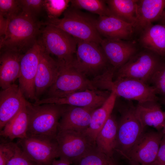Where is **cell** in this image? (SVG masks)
Instances as JSON below:
<instances>
[{
	"mask_svg": "<svg viewBox=\"0 0 165 165\" xmlns=\"http://www.w3.org/2000/svg\"><path fill=\"white\" fill-rule=\"evenodd\" d=\"M42 23L22 12L9 20L6 35L0 40V50L24 53L38 40Z\"/></svg>",
	"mask_w": 165,
	"mask_h": 165,
	"instance_id": "1",
	"label": "cell"
},
{
	"mask_svg": "<svg viewBox=\"0 0 165 165\" xmlns=\"http://www.w3.org/2000/svg\"><path fill=\"white\" fill-rule=\"evenodd\" d=\"M115 71L113 68H109L96 76L92 80L94 86L98 90L113 92L117 97L129 101H136L138 102L158 101L156 90L153 86L130 78H117L114 80L113 78Z\"/></svg>",
	"mask_w": 165,
	"mask_h": 165,
	"instance_id": "2",
	"label": "cell"
},
{
	"mask_svg": "<svg viewBox=\"0 0 165 165\" xmlns=\"http://www.w3.org/2000/svg\"><path fill=\"white\" fill-rule=\"evenodd\" d=\"M68 105H35L26 101L28 116L27 137L56 138L60 120Z\"/></svg>",
	"mask_w": 165,
	"mask_h": 165,
	"instance_id": "3",
	"label": "cell"
},
{
	"mask_svg": "<svg viewBox=\"0 0 165 165\" xmlns=\"http://www.w3.org/2000/svg\"><path fill=\"white\" fill-rule=\"evenodd\" d=\"M97 20L71 6L63 18H47L42 24L59 28L77 39L100 44L103 39L96 28Z\"/></svg>",
	"mask_w": 165,
	"mask_h": 165,
	"instance_id": "4",
	"label": "cell"
},
{
	"mask_svg": "<svg viewBox=\"0 0 165 165\" xmlns=\"http://www.w3.org/2000/svg\"><path fill=\"white\" fill-rule=\"evenodd\" d=\"M57 61L58 73L54 83L46 91V97H62L77 92L98 90L92 81L76 68L72 62L68 64Z\"/></svg>",
	"mask_w": 165,
	"mask_h": 165,
	"instance_id": "5",
	"label": "cell"
},
{
	"mask_svg": "<svg viewBox=\"0 0 165 165\" xmlns=\"http://www.w3.org/2000/svg\"><path fill=\"white\" fill-rule=\"evenodd\" d=\"M44 26L38 40L42 47L50 54L57 57V61L72 63L76 53L77 39L59 28Z\"/></svg>",
	"mask_w": 165,
	"mask_h": 165,
	"instance_id": "6",
	"label": "cell"
},
{
	"mask_svg": "<svg viewBox=\"0 0 165 165\" xmlns=\"http://www.w3.org/2000/svg\"><path fill=\"white\" fill-rule=\"evenodd\" d=\"M164 61L162 57L144 49L138 51L113 75L116 79L130 78L147 84Z\"/></svg>",
	"mask_w": 165,
	"mask_h": 165,
	"instance_id": "7",
	"label": "cell"
},
{
	"mask_svg": "<svg viewBox=\"0 0 165 165\" xmlns=\"http://www.w3.org/2000/svg\"><path fill=\"white\" fill-rule=\"evenodd\" d=\"M118 123L116 151L125 155L144 132L145 128L138 119L136 107L129 104L121 109Z\"/></svg>",
	"mask_w": 165,
	"mask_h": 165,
	"instance_id": "8",
	"label": "cell"
},
{
	"mask_svg": "<svg viewBox=\"0 0 165 165\" xmlns=\"http://www.w3.org/2000/svg\"><path fill=\"white\" fill-rule=\"evenodd\" d=\"M77 39L73 65L86 76L98 74L108 62L100 44Z\"/></svg>",
	"mask_w": 165,
	"mask_h": 165,
	"instance_id": "9",
	"label": "cell"
},
{
	"mask_svg": "<svg viewBox=\"0 0 165 165\" xmlns=\"http://www.w3.org/2000/svg\"><path fill=\"white\" fill-rule=\"evenodd\" d=\"M56 139L59 158L70 164L75 163L96 146L83 132L71 130L59 131Z\"/></svg>",
	"mask_w": 165,
	"mask_h": 165,
	"instance_id": "10",
	"label": "cell"
},
{
	"mask_svg": "<svg viewBox=\"0 0 165 165\" xmlns=\"http://www.w3.org/2000/svg\"><path fill=\"white\" fill-rule=\"evenodd\" d=\"M16 144L28 157L39 165H52L59 158L56 138L27 137L18 139Z\"/></svg>",
	"mask_w": 165,
	"mask_h": 165,
	"instance_id": "11",
	"label": "cell"
},
{
	"mask_svg": "<svg viewBox=\"0 0 165 165\" xmlns=\"http://www.w3.org/2000/svg\"><path fill=\"white\" fill-rule=\"evenodd\" d=\"M163 135L162 130L144 132L124 157L139 165H152L156 160Z\"/></svg>",
	"mask_w": 165,
	"mask_h": 165,
	"instance_id": "12",
	"label": "cell"
},
{
	"mask_svg": "<svg viewBox=\"0 0 165 165\" xmlns=\"http://www.w3.org/2000/svg\"><path fill=\"white\" fill-rule=\"evenodd\" d=\"M41 46L38 40L34 45L22 55L20 61L19 86L24 97L37 100L35 81L39 63Z\"/></svg>",
	"mask_w": 165,
	"mask_h": 165,
	"instance_id": "13",
	"label": "cell"
},
{
	"mask_svg": "<svg viewBox=\"0 0 165 165\" xmlns=\"http://www.w3.org/2000/svg\"><path fill=\"white\" fill-rule=\"evenodd\" d=\"M111 92L99 90L75 92L62 97H46L38 99L34 104H54L96 109L101 106L108 97Z\"/></svg>",
	"mask_w": 165,
	"mask_h": 165,
	"instance_id": "14",
	"label": "cell"
},
{
	"mask_svg": "<svg viewBox=\"0 0 165 165\" xmlns=\"http://www.w3.org/2000/svg\"><path fill=\"white\" fill-rule=\"evenodd\" d=\"M26 100L19 86L13 84L0 92V131L19 112Z\"/></svg>",
	"mask_w": 165,
	"mask_h": 165,
	"instance_id": "15",
	"label": "cell"
},
{
	"mask_svg": "<svg viewBox=\"0 0 165 165\" xmlns=\"http://www.w3.org/2000/svg\"><path fill=\"white\" fill-rule=\"evenodd\" d=\"M40 45L39 63L35 81L37 100L54 83L57 76L59 68L57 60L52 57Z\"/></svg>",
	"mask_w": 165,
	"mask_h": 165,
	"instance_id": "16",
	"label": "cell"
},
{
	"mask_svg": "<svg viewBox=\"0 0 165 165\" xmlns=\"http://www.w3.org/2000/svg\"><path fill=\"white\" fill-rule=\"evenodd\" d=\"M100 45L108 62L115 70L124 64L138 51L134 42L123 40L105 38Z\"/></svg>",
	"mask_w": 165,
	"mask_h": 165,
	"instance_id": "17",
	"label": "cell"
},
{
	"mask_svg": "<svg viewBox=\"0 0 165 165\" xmlns=\"http://www.w3.org/2000/svg\"><path fill=\"white\" fill-rule=\"evenodd\" d=\"M96 27L101 35L109 39H128L135 31L134 24L112 16H99Z\"/></svg>",
	"mask_w": 165,
	"mask_h": 165,
	"instance_id": "18",
	"label": "cell"
},
{
	"mask_svg": "<svg viewBox=\"0 0 165 165\" xmlns=\"http://www.w3.org/2000/svg\"><path fill=\"white\" fill-rule=\"evenodd\" d=\"M95 109L68 105L60 120L58 132L71 130L84 132L90 124Z\"/></svg>",
	"mask_w": 165,
	"mask_h": 165,
	"instance_id": "19",
	"label": "cell"
},
{
	"mask_svg": "<svg viewBox=\"0 0 165 165\" xmlns=\"http://www.w3.org/2000/svg\"><path fill=\"white\" fill-rule=\"evenodd\" d=\"M23 54L13 50H1L0 86L2 90L9 87L19 79L20 61Z\"/></svg>",
	"mask_w": 165,
	"mask_h": 165,
	"instance_id": "20",
	"label": "cell"
},
{
	"mask_svg": "<svg viewBox=\"0 0 165 165\" xmlns=\"http://www.w3.org/2000/svg\"><path fill=\"white\" fill-rule=\"evenodd\" d=\"M135 31L141 32L152 23L159 20L165 9V0H138Z\"/></svg>",
	"mask_w": 165,
	"mask_h": 165,
	"instance_id": "21",
	"label": "cell"
},
{
	"mask_svg": "<svg viewBox=\"0 0 165 165\" xmlns=\"http://www.w3.org/2000/svg\"><path fill=\"white\" fill-rule=\"evenodd\" d=\"M140 33L139 41L144 49L165 57V24H152Z\"/></svg>",
	"mask_w": 165,
	"mask_h": 165,
	"instance_id": "22",
	"label": "cell"
},
{
	"mask_svg": "<svg viewBox=\"0 0 165 165\" xmlns=\"http://www.w3.org/2000/svg\"><path fill=\"white\" fill-rule=\"evenodd\" d=\"M117 97L115 92H111L103 104L92 113L90 124L83 133L95 145L98 133L112 114Z\"/></svg>",
	"mask_w": 165,
	"mask_h": 165,
	"instance_id": "23",
	"label": "cell"
},
{
	"mask_svg": "<svg viewBox=\"0 0 165 165\" xmlns=\"http://www.w3.org/2000/svg\"><path fill=\"white\" fill-rule=\"evenodd\" d=\"M157 101L138 102L136 107L137 116L144 128L151 126L159 130L163 128L165 117L161 106Z\"/></svg>",
	"mask_w": 165,
	"mask_h": 165,
	"instance_id": "24",
	"label": "cell"
},
{
	"mask_svg": "<svg viewBox=\"0 0 165 165\" xmlns=\"http://www.w3.org/2000/svg\"><path fill=\"white\" fill-rule=\"evenodd\" d=\"M118 123L112 114L98 133L95 140L97 149L112 158L116 147Z\"/></svg>",
	"mask_w": 165,
	"mask_h": 165,
	"instance_id": "25",
	"label": "cell"
},
{
	"mask_svg": "<svg viewBox=\"0 0 165 165\" xmlns=\"http://www.w3.org/2000/svg\"><path fill=\"white\" fill-rule=\"evenodd\" d=\"M28 123L26 102L18 114L0 131V135L11 141L15 138H26Z\"/></svg>",
	"mask_w": 165,
	"mask_h": 165,
	"instance_id": "26",
	"label": "cell"
},
{
	"mask_svg": "<svg viewBox=\"0 0 165 165\" xmlns=\"http://www.w3.org/2000/svg\"><path fill=\"white\" fill-rule=\"evenodd\" d=\"M138 0H108L106 3L112 16L135 25Z\"/></svg>",
	"mask_w": 165,
	"mask_h": 165,
	"instance_id": "27",
	"label": "cell"
},
{
	"mask_svg": "<svg viewBox=\"0 0 165 165\" xmlns=\"http://www.w3.org/2000/svg\"><path fill=\"white\" fill-rule=\"evenodd\" d=\"M70 3L74 8L86 10L99 16H112L106 0H72Z\"/></svg>",
	"mask_w": 165,
	"mask_h": 165,
	"instance_id": "28",
	"label": "cell"
},
{
	"mask_svg": "<svg viewBox=\"0 0 165 165\" xmlns=\"http://www.w3.org/2000/svg\"><path fill=\"white\" fill-rule=\"evenodd\" d=\"M115 163L113 158L100 152L95 146L75 163L76 165H112Z\"/></svg>",
	"mask_w": 165,
	"mask_h": 165,
	"instance_id": "29",
	"label": "cell"
},
{
	"mask_svg": "<svg viewBox=\"0 0 165 165\" xmlns=\"http://www.w3.org/2000/svg\"><path fill=\"white\" fill-rule=\"evenodd\" d=\"M70 2L69 0H44V10L47 18H58L67 9Z\"/></svg>",
	"mask_w": 165,
	"mask_h": 165,
	"instance_id": "30",
	"label": "cell"
},
{
	"mask_svg": "<svg viewBox=\"0 0 165 165\" xmlns=\"http://www.w3.org/2000/svg\"><path fill=\"white\" fill-rule=\"evenodd\" d=\"M22 12L19 0H0V15L9 20Z\"/></svg>",
	"mask_w": 165,
	"mask_h": 165,
	"instance_id": "31",
	"label": "cell"
},
{
	"mask_svg": "<svg viewBox=\"0 0 165 165\" xmlns=\"http://www.w3.org/2000/svg\"><path fill=\"white\" fill-rule=\"evenodd\" d=\"M19 1L22 12L33 17L37 18L44 10V0H19Z\"/></svg>",
	"mask_w": 165,
	"mask_h": 165,
	"instance_id": "32",
	"label": "cell"
},
{
	"mask_svg": "<svg viewBox=\"0 0 165 165\" xmlns=\"http://www.w3.org/2000/svg\"><path fill=\"white\" fill-rule=\"evenodd\" d=\"M18 146L9 140L1 141L0 144V165H7L16 152Z\"/></svg>",
	"mask_w": 165,
	"mask_h": 165,
	"instance_id": "33",
	"label": "cell"
},
{
	"mask_svg": "<svg viewBox=\"0 0 165 165\" xmlns=\"http://www.w3.org/2000/svg\"><path fill=\"white\" fill-rule=\"evenodd\" d=\"M157 94L165 97V61L152 76L150 81Z\"/></svg>",
	"mask_w": 165,
	"mask_h": 165,
	"instance_id": "34",
	"label": "cell"
},
{
	"mask_svg": "<svg viewBox=\"0 0 165 165\" xmlns=\"http://www.w3.org/2000/svg\"><path fill=\"white\" fill-rule=\"evenodd\" d=\"M7 165H39L28 157L18 146L15 154L9 161Z\"/></svg>",
	"mask_w": 165,
	"mask_h": 165,
	"instance_id": "35",
	"label": "cell"
},
{
	"mask_svg": "<svg viewBox=\"0 0 165 165\" xmlns=\"http://www.w3.org/2000/svg\"><path fill=\"white\" fill-rule=\"evenodd\" d=\"M165 165V135L161 141L156 160L152 165Z\"/></svg>",
	"mask_w": 165,
	"mask_h": 165,
	"instance_id": "36",
	"label": "cell"
},
{
	"mask_svg": "<svg viewBox=\"0 0 165 165\" xmlns=\"http://www.w3.org/2000/svg\"><path fill=\"white\" fill-rule=\"evenodd\" d=\"M9 20L0 15V40L5 36L7 31Z\"/></svg>",
	"mask_w": 165,
	"mask_h": 165,
	"instance_id": "37",
	"label": "cell"
},
{
	"mask_svg": "<svg viewBox=\"0 0 165 165\" xmlns=\"http://www.w3.org/2000/svg\"><path fill=\"white\" fill-rule=\"evenodd\" d=\"M69 163L61 159L57 160L56 159L52 162V165H70Z\"/></svg>",
	"mask_w": 165,
	"mask_h": 165,
	"instance_id": "38",
	"label": "cell"
},
{
	"mask_svg": "<svg viewBox=\"0 0 165 165\" xmlns=\"http://www.w3.org/2000/svg\"><path fill=\"white\" fill-rule=\"evenodd\" d=\"M159 21H160V24H165V9Z\"/></svg>",
	"mask_w": 165,
	"mask_h": 165,
	"instance_id": "39",
	"label": "cell"
},
{
	"mask_svg": "<svg viewBox=\"0 0 165 165\" xmlns=\"http://www.w3.org/2000/svg\"><path fill=\"white\" fill-rule=\"evenodd\" d=\"M162 103L165 106V97H162L161 99Z\"/></svg>",
	"mask_w": 165,
	"mask_h": 165,
	"instance_id": "40",
	"label": "cell"
},
{
	"mask_svg": "<svg viewBox=\"0 0 165 165\" xmlns=\"http://www.w3.org/2000/svg\"><path fill=\"white\" fill-rule=\"evenodd\" d=\"M164 134L165 135V122L164 124V127L163 128V130H162Z\"/></svg>",
	"mask_w": 165,
	"mask_h": 165,
	"instance_id": "41",
	"label": "cell"
},
{
	"mask_svg": "<svg viewBox=\"0 0 165 165\" xmlns=\"http://www.w3.org/2000/svg\"><path fill=\"white\" fill-rule=\"evenodd\" d=\"M131 163L132 165H138V164H137L136 163H132V162H131V163Z\"/></svg>",
	"mask_w": 165,
	"mask_h": 165,
	"instance_id": "42",
	"label": "cell"
},
{
	"mask_svg": "<svg viewBox=\"0 0 165 165\" xmlns=\"http://www.w3.org/2000/svg\"><path fill=\"white\" fill-rule=\"evenodd\" d=\"M112 165H117V164L116 163H115L114 164H113Z\"/></svg>",
	"mask_w": 165,
	"mask_h": 165,
	"instance_id": "43",
	"label": "cell"
},
{
	"mask_svg": "<svg viewBox=\"0 0 165 165\" xmlns=\"http://www.w3.org/2000/svg\"><path fill=\"white\" fill-rule=\"evenodd\" d=\"M163 113L165 117V112H163Z\"/></svg>",
	"mask_w": 165,
	"mask_h": 165,
	"instance_id": "44",
	"label": "cell"
}]
</instances>
